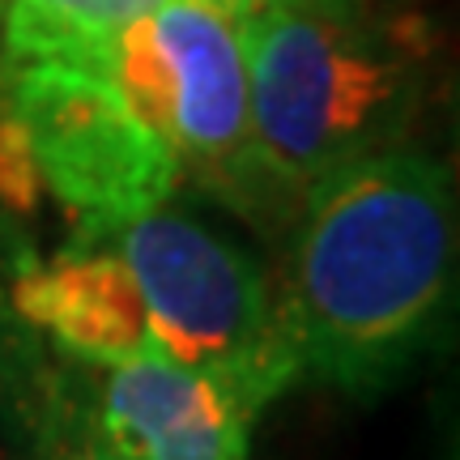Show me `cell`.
<instances>
[{"label":"cell","instance_id":"obj_1","mask_svg":"<svg viewBox=\"0 0 460 460\" xmlns=\"http://www.w3.org/2000/svg\"><path fill=\"white\" fill-rule=\"evenodd\" d=\"M456 286L452 175L388 146L303 192L281 320L298 376L379 396L439 345Z\"/></svg>","mask_w":460,"mask_h":460},{"label":"cell","instance_id":"obj_2","mask_svg":"<svg viewBox=\"0 0 460 460\" xmlns=\"http://www.w3.org/2000/svg\"><path fill=\"white\" fill-rule=\"evenodd\" d=\"M234 22L256 146L290 200L303 205V192L329 171L396 146L410 115V48L371 31L367 13L261 4Z\"/></svg>","mask_w":460,"mask_h":460},{"label":"cell","instance_id":"obj_3","mask_svg":"<svg viewBox=\"0 0 460 460\" xmlns=\"http://www.w3.org/2000/svg\"><path fill=\"white\" fill-rule=\"evenodd\" d=\"M107 82L180 166V180L230 205L247 222H281L295 209L264 171L239 22L209 0H163L119 34Z\"/></svg>","mask_w":460,"mask_h":460},{"label":"cell","instance_id":"obj_4","mask_svg":"<svg viewBox=\"0 0 460 460\" xmlns=\"http://www.w3.org/2000/svg\"><path fill=\"white\" fill-rule=\"evenodd\" d=\"M115 252L141 286L149 345L209 376L247 418L298 379L281 303L243 247L183 209L158 205L115 230Z\"/></svg>","mask_w":460,"mask_h":460},{"label":"cell","instance_id":"obj_5","mask_svg":"<svg viewBox=\"0 0 460 460\" xmlns=\"http://www.w3.org/2000/svg\"><path fill=\"white\" fill-rule=\"evenodd\" d=\"M0 85L43 188L82 222V243L166 205L183 183L171 149L99 73L4 60Z\"/></svg>","mask_w":460,"mask_h":460},{"label":"cell","instance_id":"obj_6","mask_svg":"<svg viewBox=\"0 0 460 460\" xmlns=\"http://www.w3.org/2000/svg\"><path fill=\"white\" fill-rule=\"evenodd\" d=\"M94 413L119 460H247L256 422L209 376L158 349L111 362Z\"/></svg>","mask_w":460,"mask_h":460},{"label":"cell","instance_id":"obj_7","mask_svg":"<svg viewBox=\"0 0 460 460\" xmlns=\"http://www.w3.org/2000/svg\"><path fill=\"white\" fill-rule=\"evenodd\" d=\"M17 320L85 367H111L154 349L146 298L119 252H60L22 261L9 286Z\"/></svg>","mask_w":460,"mask_h":460},{"label":"cell","instance_id":"obj_8","mask_svg":"<svg viewBox=\"0 0 460 460\" xmlns=\"http://www.w3.org/2000/svg\"><path fill=\"white\" fill-rule=\"evenodd\" d=\"M158 4L163 0H4V60L68 65L107 77L119 34Z\"/></svg>","mask_w":460,"mask_h":460},{"label":"cell","instance_id":"obj_9","mask_svg":"<svg viewBox=\"0 0 460 460\" xmlns=\"http://www.w3.org/2000/svg\"><path fill=\"white\" fill-rule=\"evenodd\" d=\"M39 418H34V444L39 460H119L99 427L94 396H77L73 384L51 379L39 393Z\"/></svg>","mask_w":460,"mask_h":460},{"label":"cell","instance_id":"obj_10","mask_svg":"<svg viewBox=\"0 0 460 460\" xmlns=\"http://www.w3.org/2000/svg\"><path fill=\"white\" fill-rule=\"evenodd\" d=\"M39 197H43V180L34 166L31 141H26L13 107L4 99V85H0V209L31 217L39 209Z\"/></svg>","mask_w":460,"mask_h":460},{"label":"cell","instance_id":"obj_11","mask_svg":"<svg viewBox=\"0 0 460 460\" xmlns=\"http://www.w3.org/2000/svg\"><path fill=\"white\" fill-rule=\"evenodd\" d=\"M34 345L17 320L9 290L0 286V405H17L34 393Z\"/></svg>","mask_w":460,"mask_h":460},{"label":"cell","instance_id":"obj_12","mask_svg":"<svg viewBox=\"0 0 460 460\" xmlns=\"http://www.w3.org/2000/svg\"><path fill=\"white\" fill-rule=\"evenodd\" d=\"M222 13L239 17L247 9H261V4H290V9H312V13H332V17H358L362 0H209Z\"/></svg>","mask_w":460,"mask_h":460},{"label":"cell","instance_id":"obj_13","mask_svg":"<svg viewBox=\"0 0 460 460\" xmlns=\"http://www.w3.org/2000/svg\"><path fill=\"white\" fill-rule=\"evenodd\" d=\"M0 9H4V0H0Z\"/></svg>","mask_w":460,"mask_h":460}]
</instances>
